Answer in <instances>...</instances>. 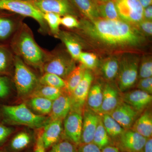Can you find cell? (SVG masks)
<instances>
[{
	"instance_id": "37",
	"label": "cell",
	"mask_w": 152,
	"mask_h": 152,
	"mask_svg": "<svg viewBox=\"0 0 152 152\" xmlns=\"http://www.w3.org/2000/svg\"><path fill=\"white\" fill-rule=\"evenodd\" d=\"M152 76V58L148 53L142 55L139 64L138 78L150 77Z\"/></svg>"
},
{
	"instance_id": "4",
	"label": "cell",
	"mask_w": 152,
	"mask_h": 152,
	"mask_svg": "<svg viewBox=\"0 0 152 152\" xmlns=\"http://www.w3.org/2000/svg\"><path fill=\"white\" fill-rule=\"evenodd\" d=\"M39 77L20 58L15 56L13 82L18 97L24 100L39 84Z\"/></svg>"
},
{
	"instance_id": "39",
	"label": "cell",
	"mask_w": 152,
	"mask_h": 152,
	"mask_svg": "<svg viewBox=\"0 0 152 152\" xmlns=\"http://www.w3.org/2000/svg\"><path fill=\"white\" fill-rule=\"evenodd\" d=\"M15 132V130L12 126L0 122V148L4 146Z\"/></svg>"
},
{
	"instance_id": "17",
	"label": "cell",
	"mask_w": 152,
	"mask_h": 152,
	"mask_svg": "<svg viewBox=\"0 0 152 152\" xmlns=\"http://www.w3.org/2000/svg\"><path fill=\"white\" fill-rule=\"evenodd\" d=\"M100 118L99 115L91 109L84 111L80 145L92 142Z\"/></svg>"
},
{
	"instance_id": "51",
	"label": "cell",
	"mask_w": 152,
	"mask_h": 152,
	"mask_svg": "<svg viewBox=\"0 0 152 152\" xmlns=\"http://www.w3.org/2000/svg\"><path fill=\"white\" fill-rule=\"evenodd\" d=\"M26 152H34V149H33V148L32 149L29 150V151H27Z\"/></svg>"
},
{
	"instance_id": "46",
	"label": "cell",
	"mask_w": 152,
	"mask_h": 152,
	"mask_svg": "<svg viewBox=\"0 0 152 152\" xmlns=\"http://www.w3.org/2000/svg\"><path fill=\"white\" fill-rule=\"evenodd\" d=\"M143 152H152V139L151 137L147 139L145 144Z\"/></svg>"
},
{
	"instance_id": "19",
	"label": "cell",
	"mask_w": 152,
	"mask_h": 152,
	"mask_svg": "<svg viewBox=\"0 0 152 152\" xmlns=\"http://www.w3.org/2000/svg\"><path fill=\"white\" fill-rule=\"evenodd\" d=\"M56 38L62 42L72 58L77 61L79 56L83 50V45L77 36L71 30L60 29Z\"/></svg>"
},
{
	"instance_id": "18",
	"label": "cell",
	"mask_w": 152,
	"mask_h": 152,
	"mask_svg": "<svg viewBox=\"0 0 152 152\" xmlns=\"http://www.w3.org/2000/svg\"><path fill=\"white\" fill-rule=\"evenodd\" d=\"M103 101L98 114H109L116 107L121 97L118 88L110 83H106L103 88Z\"/></svg>"
},
{
	"instance_id": "9",
	"label": "cell",
	"mask_w": 152,
	"mask_h": 152,
	"mask_svg": "<svg viewBox=\"0 0 152 152\" xmlns=\"http://www.w3.org/2000/svg\"><path fill=\"white\" fill-rule=\"evenodd\" d=\"M114 1L121 20L134 26L144 20V9L139 0Z\"/></svg>"
},
{
	"instance_id": "38",
	"label": "cell",
	"mask_w": 152,
	"mask_h": 152,
	"mask_svg": "<svg viewBox=\"0 0 152 152\" xmlns=\"http://www.w3.org/2000/svg\"><path fill=\"white\" fill-rule=\"evenodd\" d=\"M45 151L46 152H77L78 149L73 143L63 137Z\"/></svg>"
},
{
	"instance_id": "50",
	"label": "cell",
	"mask_w": 152,
	"mask_h": 152,
	"mask_svg": "<svg viewBox=\"0 0 152 152\" xmlns=\"http://www.w3.org/2000/svg\"><path fill=\"white\" fill-rule=\"evenodd\" d=\"M96 2H103L107 1H110V0H95Z\"/></svg>"
},
{
	"instance_id": "24",
	"label": "cell",
	"mask_w": 152,
	"mask_h": 152,
	"mask_svg": "<svg viewBox=\"0 0 152 152\" xmlns=\"http://www.w3.org/2000/svg\"><path fill=\"white\" fill-rule=\"evenodd\" d=\"M81 16V18L94 20L100 17L95 0H70Z\"/></svg>"
},
{
	"instance_id": "34",
	"label": "cell",
	"mask_w": 152,
	"mask_h": 152,
	"mask_svg": "<svg viewBox=\"0 0 152 152\" xmlns=\"http://www.w3.org/2000/svg\"><path fill=\"white\" fill-rule=\"evenodd\" d=\"M77 61L84 66L86 69L93 71L97 68L99 58L92 52L82 51L79 56Z\"/></svg>"
},
{
	"instance_id": "23",
	"label": "cell",
	"mask_w": 152,
	"mask_h": 152,
	"mask_svg": "<svg viewBox=\"0 0 152 152\" xmlns=\"http://www.w3.org/2000/svg\"><path fill=\"white\" fill-rule=\"evenodd\" d=\"M15 58L8 43L0 42V76L12 78Z\"/></svg>"
},
{
	"instance_id": "45",
	"label": "cell",
	"mask_w": 152,
	"mask_h": 152,
	"mask_svg": "<svg viewBox=\"0 0 152 152\" xmlns=\"http://www.w3.org/2000/svg\"><path fill=\"white\" fill-rule=\"evenodd\" d=\"M144 20L152 21V7L149 6L148 7L144 9Z\"/></svg>"
},
{
	"instance_id": "41",
	"label": "cell",
	"mask_w": 152,
	"mask_h": 152,
	"mask_svg": "<svg viewBox=\"0 0 152 152\" xmlns=\"http://www.w3.org/2000/svg\"><path fill=\"white\" fill-rule=\"evenodd\" d=\"M135 26L138 30L147 38L152 37V21L143 20Z\"/></svg>"
},
{
	"instance_id": "33",
	"label": "cell",
	"mask_w": 152,
	"mask_h": 152,
	"mask_svg": "<svg viewBox=\"0 0 152 152\" xmlns=\"http://www.w3.org/2000/svg\"><path fill=\"white\" fill-rule=\"evenodd\" d=\"M39 82L41 85L57 88L64 91L65 82L64 79L55 74L45 73L39 78Z\"/></svg>"
},
{
	"instance_id": "29",
	"label": "cell",
	"mask_w": 152,
	"mask_h": 152,
	"mask_svg": "<svg viewBox=\"0 0 152 152\" xmlns=\"http://www.w3.org/2000/svg\"><path fill=\"white\" fill-rule=\"evenodd\" d=\"M96 3L98 12L101 18L110 20H120L114 0Z\"/></svg>"
},
{
	"instance_id": "32",
	"label": "cell",
	"mask_w": 152,
	"mask_h": 152,
	"mask_svg": "<svg viewBox=\"0 0 152 152\" xmlns=\"http://www.w3.org/2000/svg\"><path fill=\"white\" fill-rule=\"evenodd\" d=\"M110 142V137L106 132L103 124L102 117L100 116L94 135L92 142L102 150L105 147L108 145Z\"/></svg>"
},
{
	"instance_id": "6",
	"label": "cell",
	"mask_w": 152,
	"mask_h": 152,
	"mask_svg": "<svg viewBox=\"0 0 152 152\" xmlns=\"http://www.w3.org/2000/svg\"><path fill=\"white\" fill-rule=\"evenodd\" d=\"M141 56L134 53H125L120 55L116 78L120 91L125 92L137 83Z\"/></svg>"
},
{
	"instance_id": "31",
	"label": "cell",
	"mask_w": 152,
	"mask_h": 152,
	"mask_svg": "<svg viewBox=\"0 0 152 152\" xmlns=\"http://www.w3.org/2000/svg\"><path fill=\"white\" fill-rule=\"evenodd\" d=\"M64 92V90L39 84L29 97H40L53 101L59 97Z\"/></svg>"
},
{
	"instance_id": "7",
	"label": "cell",
	"mask_w": 152,
	"mask_h": 152,
	"mask_svg": "<svg viewBox=\"0 0 152 152\" xmlns=\"http://www.w3.org/2000/svg\"><path fill=\"white\" fill-rule=\"evenodd\" d=\"M0 11L10 12L24 18H32L39 24V32L43 35H50L48 27L43 17L42 13L26 0H0Z\"/></svg>"
},
{
	"instance_id": "21",
	"label": "cell",
	"mask_w": 152,
	"mask_h": 152,
	"mask_svg": "<svg viewBox=\"0 0 152 152\" xmlns=\"http://www.w3.org/2000/svg\"><path fill=\"white\" fill-rule=\"evenodd\" d=\"M71 107L70 96L64 91L59 97L53 101L48 122L57 120L64 121L71 110Z\"/></svg>"
},
{
	"instance_id": "12",
	"label": "cell",
	"mask_w": 152,
	"mask_h": 152,
	"mask_svg": "<svg viewBox=\"0 0 152 152\" xmlns=\"http://www.w3.org/2000/svg\"><path fill=\"white\" fill-rule=\"evenodd\" d=\"M35 132L28 129L15 132L4 147L9 152H26L34 148Z\"/></svg>"
},
{
	"instance_id": "42",
	"label": "cell",
	"mask_w": 152,
	"mask_h": 152,
	"mask_svg": "<svg viewBox=\"0 0 152 152\" xmlns=\"http://www.w3.org/2000/svg\"><path fill=\"white\" fill-rule=\"evenodd\" d=\"M138 89L152 95V77L140 79L137 85Z\"/></svg>"
},
{
	"instance_id": "26",
	"label": "cell",
	"mask_w": 152,
	"mask_h": 152,
	"mask_svg": "<svg viewBox=\"0 0 152 152\" xmlns=\"http://www.w3.org/2000/svg\"><path fill=\"white\" fill-rule=\"evenodd\" d=\"M132 130L143 137L149 138L152 134V116L151 113L145 110L138 117L132 127Z\"/></svg>"
},
{
	"instance_id": "49",
	"label": "cell",
	"mask_w": 152,
	"mask_h": 152,
	"mask_svg": "<svg viewBox=\"0 0 152 152\" xmlns=\"http://www.w3.org/2000/svg\"><path fill=\"white\" fill-rule=\"evenodd\" d=\"M0 152H9L4 147L0 148Z\"/></svg>"
},
{
	"instance_id": "36",
	"label": "cell",
	"mask_w": 152,
	"mask_h": 152,
	"mask_svg": "<svg viewBox=\"0 0 152 152\" xmlns=\"http://www.w3.org/2000/svg\"><path fill=\"white\" fill-rule=\"evenodd\" d=\"M13 85L10 77L0 76V103L5 104L11 96Z\"/></svg>"
},
{
	"instance_id": "3",
	"label": "cell",
	"mask_w": 152,
	"mask_h": 152,
	"mask_svg": "<svg viewBox=\"0 0 152 152\" xmlns=\"http://www.w3.org/2000/svg\"><path fill=\"white\" fill-rule=\"evenodd\" d=\"M48 117L38 115L24 102L17 105L0 103V122L7 126H23L37 129L46 124Z\"/></svg>"
},
{
	"instance_id": "2",
	"label": "cell",
	"mask_w": 152,
	"mask_h": 152,
	"mask_svg": "<svg viewBox=\"0 0 152 152\" xmlns=\"http://www.w3.org/2000/svg\"><path fill=\"white\" fill-rule=\"evenodd\" d=\"M8 43L15 56L41 74L48 50L38 45L32 31L26 23H22Z\"/></svg>"
},
{
	"instance_id": "5",
	"label": "cell",
	"mask_w": 152,
	"mask_h": 152,
	"mask_svg": "<svg viewBox=\"0 0 152 152\" xmlns=\"http://www.w3.org/2000/svg\"><path fill=\"white\" fill-rule=\"evenodd\" d=\"M76 62L66 48L57 47L52 51H48L41 75L54 74L65 80L77 66Z\"/></svg>"
},
{
	"instance_id": "47",
	"label": "cell",
	"mask_w": 152,
	"mask_h": 152,
	"mask_svg": "<svg viewBox=\"0 0 152 152\" xmlns=\"http://www.w3.org/2000/svg\"><path fill=\"white\" fill-rule=\"evenodd\" d=\"M101 152H121L117 147L107 145L101 150Z\"/></svg>"
},
{
	"instance_id": "35",
	"label": "cell",
	"mask_w": 152,
	"mask_h": 152,
	"mask_svg": "<svg viewBox=\"0 0 152 152\" xmlns=\"http://www.w3.org/2000/svg\"><path fill=\"white\" fill-rule=\"evenodd\" d=\"M43 14V17L46 22L50 31V35L56 38L59 32L61 16L58 14L48 12Z\"/></svg>"
},
{
	"instance_id": "25",
	"label": "cell",
	"mask_w": 152,
	"mask_h": 152,
	"mask_svg": "<svg viewBox=\"0 0 152 152\" xmlns=\"http://www.w3.org/2000/svg\"><path fill=\"white\" fill-rule=\"evenodd\" d=\"M24 103L35 113L42 116L49 115L53 101L40 97L31 96L24 100Z\"/></svg>"
},
{
	"instance_id": "43",
	"label": "cell",
	"mask_w": 152,
	"mask_h": 152,
	"mask_svg": "<svg viewBox=\"0 0 152 152\" xmlns=\"http://www.w3.org/2000/svg\"><path fill=\"white\" fill-rule=\"evenodd\" d=\"M35 134L36 142L33 148L34 152H46L41 138V131L39 129H36Z\"/></svg>"
},
{
	"instance_id": "27",
	"label": "cell",
	"mask_w": 152,
	"mask_h": 152,
	"mask_svg": "<svg viewBox=\"0 0 152 152\" xmlns=\"http://www.w3.org/2000/svg\"><path fill=\"white\" fill-rule=\"evenodd\" d=\"M103 88L101 84L95 83L91 85L87 98L90 109L98 113L103 101Z\"/></svg>"
},
{
	"instance_id": "13",
	"label": "cell",
	"mask_w": 152,
	"mask_h": 152,
	"mask_svg": "<svg viewBox=\"0 0 152 152\" xmlns=\"http://www.w3.org/2000/svg\"><path fill=\"white\" fill-rule=\"evenodd\" d=\"M24 17L5 11H0V42L8 43L21 26Z\"/></svg>"
},
{
	"instance_id": "44",
	"label": "cell",
	"mask_w": 152,
	"mask_h": 152,
	"mask_svg": "<svg viewBox=\"0 0 152 152\" xmlns=\"http://www.w3.org/2000/svg\"><path fill=\"white\" fill-rule=\"evenodd\" d=\"M77 152H101V150L97 146L92 142L81 145Z\"/></svg>"
},
{
	"instance_id": "11",
	"label": "cell",
	"mask_w": 152,
	"mask_h": 152,
	"mask_svg": "<svg viewBox=\"0 0 152 152\" xmlns=\"http://www.w3.org/2000/svg\"><path fill=\"white\" fill-rule=\"evenodd\" d=\"M94 79L92 71L86 69L81 81L70 95L72 110L81 112L83 111Z\"/></svg>"
},
{
	"instance_id": "16",
	"label": "cell",
	"mask_w": 152,
	"mask_h": 152,
	"mask_svg": "<svg viewBox=\"0 0 152 152\" xmlns=\"http://www.w3.org/2000/svg\"><path fill=\"white\" fill-rule=\"evenodd\" d=\"M40 129L44 148L48 150L63 137V121H50Z\"/></svg>"
},
{
	"instance_id": "10",
	"label": "cell",
	"mask_w": 152,
	"mask_h": 152,
	"mask_svg": "<svg viewBox=\"0 0 152 152\" xmlns=\"http://www.w3.org/2000/svg\"><path fill=\"white\" fill-rule=\"evenodd\" d=\"M83 124L82 112L72 110L63 121V137L77 146L80 145Z\"/></svg>"
},
{
	"instance_id": "30",
	"label": "cell",
	"mask_w": 152,
	"mask_h": 152,
	"mask_svg": "<svg viewBox=\"0 0 152 152\" xmlns=\"http://www.w3.org/2000/svg\"><path fill=\"white\" fill-rule=\"evenodd\" d=\"M101 117L104 127L110 137H118L124 131V129L109 114H102Z\"/></svg>"
},
{
	"instance_id": "52",
	"label": "cell",
	"mask_w": 152,
	"mask_h": 152,
	"mask_svg": "<svg viewBox=\"0 0 152 152\" xmlns=\"http://www.w3.org/2000/svg\"></svg>"
},
{
	"instance_id": "48",
	"label": "cell",
	"mask_w": 152,
	"mask_h": 152,
	"mask_svg": "<svg viewBox=\"0 0 152 152\" xmlns=\"http://www.w3.org/2000/svg\"><path fill=\"white\" fill-rule=\"evenodd\" d=\"M139 1L144 9L151 6L152 0H139Z\"/></svg>"
},
{
	"instance_id": "40",
	"label": "cell",
	"mask_w": 152,
	"mask_h": 152,
	"mask_svg": "<svg viewBox=\"0 0 152 152\" xmlns=\"http://www.w3.org/2000/svg\"><path fill=\"white\" fill-rule=\"evenodd\" d=\"M80 25V20L77 17L66 15L61 18V25L69 30L77 28Z\"/></svg>"
},
{
	"instance_id": "8",
	"label": "cell",
	"mask_w": 152,
	"mask_h": 152,
	"mask_svg": "<svg viewBox=\"0 0 152 152\" xmlns=\"http://www.w3.org/2000/svg\"><path fill=\"white\" fill-rule=\"evenodd\" d=\"M42 13L51 12L61 16L72 15L80 16V14L70 0H26Z\"/></svg>"
},
{
	"instance_id": "14",
	"label": "cell",
	"mask_w": 152,
	"mask_h": 152,
	"mask_svg": "<svg viewBox=\"0 0 152 152\" xmlns=\"http://www.w3.org/2000/svg\"><path fill=\"white\" fill-rule=\"evenodd\" d=\"M117 138V147L124 152H143L148 139L132 129H125Z\"/></svg>"
},
{
	"instance_id": "22",
	"label": "cell",
	"mask_w": 152,
	"mask_h": 152,
	"mask_svg": "<svg viewBox=\"0 0 152 152\" xmlns=\"http://www.w3.org/2000/svg\"><path fill=\"white\" fill-rule=\"evenodd\" d=\"M120 56H111L101 58L99 68L104 79L112 82L117 78L119 65Z\"/></svg>"
},
{
	"instance_id": "28",
	"label": "cell",
	"mask_w": 152,
	"mask_h": 152,
	"mask_svg": "<svg viewBox=\"0 0 152 152\" xmlns=\"http://www.w3.org/2000/svg\"><path fill=\"white\" fill-rule=\"evenodd\" d=\"M86 68L81 64L76 68L69 74L65 80L64 91L70 96L74 90L80 83L83 77Z\"/></svg>"
},
{
	"instance_id": "15",
	"label": "cell",
	"mask_w": 152,
	"mask_h": 152,
	"mask_svg": "<svg viewBox=\"0 0 152 152\" xmlns=\"http://www.w3.org/2000/svg\"><path fill=\"white\" fill-rule=\"evenodd\" d=\"M139 112L122 100L109 115L124 129L132 128L139 116Z\"/></svg>"
},
{
	"instance_id": "20",
	"label": "cell",
	"mask_w": 152,
	"mask_h": 152,
	"mask_svg": "<svg viewBox=\"0 0 152 152\" xmlns=\"http://www.w3.org/2000/svg\"><path fill=\"white\" fill-rule=\"evenodd\" d=\"M121 100L140 113L151 105L152 96L140 90H133L125 93Z\"/></svg>"
},
{
	"instance_id": "1",
	"label": "cell",
	"mask_w": 152,
	"mask_h": 152,
	"mask_svg": "<svg viewBox=\"0 0 152 152\" xmlns=\"http://www.w3.org/2000/svg\"><path fill=\"white\" fill-rule=\"evenodd\" d=\"M79 20L78 27L71 31L78 37L83 49L95 53L99 58L125 53H148V38L134 25L121 19L101 17L92 20L80 18Z\"/></svg>"
}]
</instances>
